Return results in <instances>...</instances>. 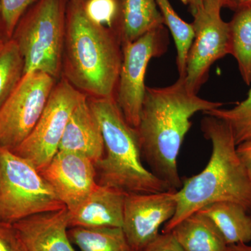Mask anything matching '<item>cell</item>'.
<instances>
[{"label": "cell", "mask_w": 251, "mask_h": 251, "mask_svg": "<svg viewBox=\"0 0 251 251\" xmlns=\"http://www.w3.org/2000/svg\"><path fill=\"white\" fill-rule=\"evenodd\" d=\"M222 105L191 93L183 77L168 87H147L135 129L142 157L150 171L173 189L179 190L182 179L178 171L177 158L192 125L191 117Z\"/></svg>", "instance_id": "cell-1"}, {"label": "cell", "mask_w": 251, "mask_h": 251, "mask_svg": "<svg viewBox=\"0 0 251 251\" xmlns=\"http://www.w3.org/2000/svg\"><path fill=\"white\" fill-rule=\"evenodd\" d=\"M205 115L201 130L212 146L210 158L199 174L182 179L175 193V215L162 233L171 232L182 220L213 203H237L251 214V181L238 156L232 130L226 122Z\"/></svg>", "instance_id": "cell-2"}, {"label": "cell", "mask_w": 251, "mask_h": 251, "mask_svg": "<svg viewBox=\"0 0 251 251\" xmlns=\"http://www.w3.org/2000/svg\"><path fill=\"white\" fill-rule=\"evenodd\" d=\"M84 1L68 3L62 77L90 98L115 99L122 43L113 29L89 19Z\"/></svg>", "instance_id": "cell-3"}, {"label": "cell", "mask_w": 251, "mask_h": 251, "mask_svg": "<svg viewBox=\"0 0 251 251\" xmlns=\"http://www.w3.org/2000/svg\"><path fill=\"white\" fill-rule=\"evenodd\" d=\"M100 124L105 146L95 163L97 184L126 194H143L174 190L143 163L136 129L128 125L115 99L87 97Z\"/></svg>", "instance_id": "cell-4"}, {"label": "cell", "mask_w": 251, "mask_h": 251, "mask_svg": "<svg viewBox=\"0 0 251 251\" xmlns=\"http://www.w3.org/2000/svg\"><path fill=\"white\" fill-rule=\"evenodd\" d=\"M69 0H37L18 22L11 39L25 63V74L40 72L62 77Z\"/></svg>", "instance_id": "cell-5"}, {"label": "cell", "mask_w": 251, "mask_h": 251, "mask_svg": "<svg viewBox=\"0 0 251 251\" xmlns=\"http://www.w3.org/2000/svg\"><path fill=\"white\" fill-rule=\"evenodd\" d=\"M65 207L30 161L0 147V223L14 224Z\"/></svg>", "instance_id": "cell-6"}, {"label": "cell", "mask_w": 251, "mask_h": 251, "mask_svg": "<svg viewBox=\"0 0 251 251\" xmlns=\"http://www.w3.org/2000/svg\"><path fill=\"white\" fill-rule=\"evenodd\" d=\"M87 96L61 77L29 136L13 151L26 158L40 172L59 151L66 126L77 105Z\"/></svg>", "instance_id": "cell-7"}, {"label": "cell", "mask_w": 251, "mask_h": 251, "mask_svg": "<svg viewBox=\"0 0 251 251\" xmlns=\"http://www.w3.org/2000/svg\"><path fill=\"white\" fill-rule=\"evenodd\" d=\"M168 44V31L162 27L122 46V62L115 99L125 120L133 128H136L139 124L149 63L163 55Z\"/></svg>", "instance_id": "cell-8"}, {"label": "cell", "mask_w": 251, "mask_h": 251, "mask_svg": "<svg viewBox=\"0 0 251 251\" xmlns=\"http://www.w3.org/2000/svg\"><path fill=\"white\" fill-rule=\"evenodd\" d=\"M57 82L45 73L25 74L0 108V147L13 151L29 136Z\"/></svg>", "instance_id": "cell-9"}, {"label": "cell", "mask_w": 251, "mask_h": 251, "mask_svg": "<svg viewBox=\"0 0 251 251\" xmlns=\"http://www.w3.org/2000/svg\"><path fill=\"white\" fill-rule=\"evenodd\" d=\"M194 39L186 59L184 80L189 92L198 94L209 77L212 64L230 54L229 23L219 11L203 8L193 15Z\"/></svg>", "instance_id": "cell-10"}, {"label": "cell", "mask_w": 251, "mask_h": 251, "mask_svg": "<svg viewBox=\"0 0 251 251\" xmlns=\"http://www.w3.org/2000/svg\"><path fill=\"white\" fill-rule=\"evenodd\" d=\"M176 191L126 195L122 229L133 251H143L174 216Z\"/></svg>", "instance_id": "cell-11"}, {"label": "cell", "mask_w": 251, "mask_h": 251, "mask_svg": "<svg viewBox=\"0 0 251 251\" xmlns=\"http://www.w3.org/2000/svg\"><path fill=\"white\" fill-rule=\"evenodd\" d=\"M40 173L68 210L75 209L98 184L94 162L72 151L59 150Z\"/></svg>", "instance_id": "cell-12"}, {"label": "cell", "mask_w": 251, "mask_h": 251, "mask_svg": "<svg viewBox=\"0 0 251 251\" xmlns=\"http://www.w3.org/2000/svg\"><path fill=\"white\" fill-rule=\"evenodd\" d=\"M27 251H75L68 234L67 208L29 216L14 224Z\"/></svg>", "instance_id": "cell-13"}, {"label": "cell", "mask_w": 251, "mask_h": 251, "mask_svg": "<svg viewBox=\"0 0 251 251\" xmlns=\"http://www.w3.org/2000/svg\"><path fill=\"white\" fill-rule=\"evenodd\" d=\"M126 193L97 184L72 210H68L69 227L98 228L123 226Z\"/></svg>", "instance_id": "cell-14"}, {"label": "cell", "mask_w": 251, "mask_h": 251, "mask_svg": "<svg viewBox=\"0 0 251 251\" xmlns=\"http://www.w3.org/2000/svg\"><path fill=\"white\" fill-rule=\"evenodd\" d=\"M59 150L80 153L90 158L94 164L104 156L105 146L101 128L87 97L72 112Z\"/></svg>", "instance_id": "cell-15"}, {"label": "cell", "mask_w": 251, "mask_h": 251, "mask_svg": "<svg viewBox=\"0 0 251 251\" xmlns=\"http://www.w3.org/2000/svg\"><path fill=\"white\" fill-rule=\"evenodd\" d=\"M117 2L118 14L112 29L122 46L164 27V21L155 0H117Z\"/></svg>", "instance_id": "cell-16"}, {"label": "cell", "mask_w": 251, "mask_h": 251, "mask_svg": "<svg viewBox=\"0 0 251 251\" xmlns=\"http://www.w3.org/2000/svg\"><path fill=\"white\" fill-rule=\"evenodd\" d=\"M171 232L185 251H229L219 229L199 211L182 220Z\"/></svg>", "instance_id": "cell-17"}, {"label": "cell", "mask_w": 251, "mask_h": 251, "mask_svg": "<svg viewBox=\"0 0 251 251\" xmlns=\"http://www.w3.org/2000/svg\"><path fill=\"white\" fill-rule=\"evenodd\" d=\"M214 223L228 245L251 241V214L241 204L219 202L198 211Z\"/></svg>", "instance_id": "cell-18"}, {"label": "cell", "mask_w": 251, "mask_h": 251, "mask_svg": "<svg viewBox=\"0 0 251 251\" xmlns=\"http://www.w3.org/2000/svg\"><path fill=\"white\" fill-rule=\"evenodd\" d=\"M68 234L80 251H134L122 227H70Z\"/></svg>", "instance_id": "cell-19"}, {"label": "cell", "mask_w": 251, "mask_h": 251, "mask_svg": "<svg viewBox=\"0 0 251 251\" xmlns=\"http://www.w3.org/2000/svg\"><path fill=\"white\" fill-rule=\"evenodd\" d=\"M230 54L235 58L243 80L251 84V9L238 10L229 22Z\"/></svg>", "instance_id": "cell-20"}, {"label": "cell", "mask_w": 251, "mask_h": 251, "mask_svg": "<svg viewBox=\"0 0 251 251\" xmlns=\"http://www.w3.org/2000/svg\"><path fill=\"white\" fill-rule=\"evenodd\" d=\"M162 17L171 31L176 49V66L179 77H185L186 59L194 39L192 23H186L175 12L169 0H155Z\"/></svg>", "instance_id": "cell-21"}, {"label": "cell", "mask_w": 251, "mask_h": 251, "mask_svg": "<svg viewBox=\"0 0 251 251\" xmlns=\"http://www.w3.org/2000/svg\"><path fill=\"white\" fill-rule=\"evenodd\" d=\"M25 75V63L12 39L0 45V108L17 87Z\"/></svg>", "instance_id": "cell-22"}, {"label": "cell", "mask_w": 251, "mask_h": 251, "mask_svg": "<svg viewBox=\"0 0 251 251\" xmlns=\"http://www.w3.org/2000/svg\"><path fill=\"white\" fill-rule=\"evenodd\" d=\"M226 122L232 132L237 146L251 140V88L247 99L230 109H214L204 112Z\"/></svg>", "instance_id": "cell-23"}, {"label": "cell", "mask_w": 251, "mask_h": 251, "mask_svg": "<svg viewBox=\"0 0 251 251\" xmlns=\"http://www.w3.org/2000/svg\"><path fill=\"white\" fill-rule=\"evenodd\" d=\"M83 7L92 22L112 29L118 14L117 0H85Z\"/></svg>", "instance_id": "cell-24"}, {"label": "cell", "mask_w": 251, "mask_h": 251, "mask_svg": "<svg viewBox=\"0 0 251 251\" xmlns=\"http://www.w3.org/2000/svg\"><path fill=\"white\" fill-rule=\"evenodd\" d=\"M5 39H11L20 20L37 0H0Z\"/></svg>", "instance_id": "cell-25"}, {"label": "cell", "mask_w": 251, "mask_h": 251, "mask_svg": "<svg viewBox=\"0 0 251 251\" xmlns=\"http://www.w3.org/2000/svg\"><path fill=\"white\" fill-rule=\"evenodd\" d=\"M0 251H27L14 224L0 223Z\"/></svg>", "instance_id": "cell-26"}, {"label": "cell", "mask_w": 251, "mask_h": 251, "mask_svg": "<svg viewBox=\"0 0 251 251\" xmlns=\"http://www.w3.org/2000/svg\"><path fill=\"white\" fill-rule=\"evenodd\" d=\"M143 251H185L172 232L158 234Z\"/></svg>", "instance_id": "cell-27"}, {"label": "cell", "mask_w": 251, "mask_h": 251, "mask_svg": "<svg viewBox=\"0 0 251 251\" xmlns=\"http://www.w3.org/2000/svg\"><path fill=\"white\" fill-rule=\"evenodd\" d=\"M237 152L251 181V140L238 145Z\"/></svg>", "instance_id": "cell-28"}, {"label": "cell", "mask_w": 251, "mask_h": 251, "mask_svg": "<svg viewBox=\"0 0 251 251\" xmlns=\"http://www.w3.org/2000/svg\"><path fill=\"white\" fill-rule=\"evenodd\" d=\"M224 6L236 11L244 9H251V0H226Z\"/></svg>", "instance_id": "cell-29"}, {"label": "cell", "mask_w": 251, "mask_h": 251, "mask_svg": "<svg viewBox=\"0 0 251 251\" xmlns=\"http://www.w3.org/2000/svg\"><path fill=\"white\" fill-rule=\"evenodd\" d=\"M226 0H203V8L206 11H219L224 7Z\"/></svg>", "instance_id": "cell-30"}, {"label": "cell", "mask_w": 251, "mask_h": 251, "mask_svg": "<svg viewBox=\"0 0 251 251\" xmlns=\"http://www.w3.org/2000/svg\"><path fill=\"white\" fill-rule=\"evenodd\" d=\"M190 7L193 16L203 9V0H190Z\"/></svg>", "instance_id": "cell-31"}, {"label": "cell", "mask_w": 251, "mask_h": 251, "mask_svg": "<svg viewBox=\"0 0 251 251\" xmlns=\"http://www.w3.org/2000/svg\"><path fill=\"white\" fill-rule=\"evenodd\" d=\"M229 251H251V246L246 244H238L229 245Z\"/></svg>", "instance_id": "cell-32"}, {"label": "cell", "mask_w": 251, "mask_h": 251, "mask_svg": "<svg viewBox=\"0 0 251 251\" xmlns=\"http://www.w3.org/2000/svg\"><path fill=\"white\" fill-rule=\"evenodd\" d=\"M0 37L2 38L4 40H6V39H5L4 31H3L2 18H1V1H0Z\"/></svg>", "instance_id": "cell-33"}, {"label": "cell", "mask_w": 251, "mask_h": 251, "mask_svg": "<svg viewBox=\"0 0 251 251\" xmlns=\"http://www.w3.org/2000/svg\"><path fill=\"white\" fill-rule=\"evenodd\" d=\"M181 2L184 3V4L189 5L190 0H180Z\"/></svg>", "instance_id": "cell-34"}, {"label": "cell", "mask_w": 251, "mask_h": 251, "mask_svg": "<svg viewBox=\"0 0 251 251\" xmlns=\"http://www.w3.org/2000/svg\"><path fill=\"white\" fill-rule=\"evenodd\" d=\"M4 39H3L2 38L0 37V45H1V44H2L3 42H4Z\"/></svg>", "instance_id": "cell-35"}]
</instances>
